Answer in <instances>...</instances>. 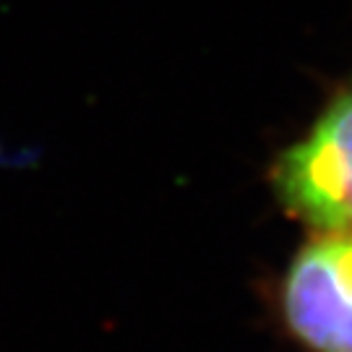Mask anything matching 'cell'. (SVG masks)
Returning a JSON list of instances; mask_svg holds the SVG:
<instances>
[{"label":"cell","mask_w":352,"mask_h":352,"mask_svg":"<svg viewBox=\"0 0 352 352\" xmlns=\"http://www.w3.org/2000/svg\"><path fill=\"white\" fill-rule=\"evenodd\" d=\"M277 204L308 232L352 238V74L269 164Z\"/></svg>","instance_id":"6da1fadb"},{"label":"cell","mask_w":352,"mask_h":352,"mask_svg":"<svg viewBox=\"0 0 352 352\" xmlns=\"http://www.w3.org/2000/svg\"><path fill=\"white\" fill-rule=\"evenodd\" d=\"M272 316L298 352H352V238L308 232L272 285Z\"/></svg>","instance_id":"7a4b0ae2"}]
</instances>
